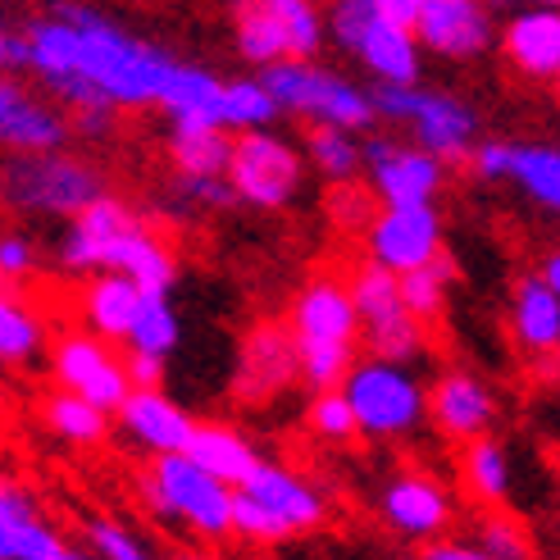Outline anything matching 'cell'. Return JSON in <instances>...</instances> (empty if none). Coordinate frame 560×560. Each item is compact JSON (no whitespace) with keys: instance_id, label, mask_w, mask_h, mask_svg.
I'll return each mask as SVG.
<instances>
[{"instance_id":"d590c367","label":"cell","mask_w":560,"mask_h":560,"mask_svg":"<svg viewBox=\"0 0 560 560\" xmlns=\"http://www.w3.org/2000/svg\"><path fill=\"white\" fill-rule=\"evenodd\" d=\"M183 342V324L178 311L170 305V292H147L142 296V311H137V324L128 332V351H147L170 360V351Z\"/></svg>"},{"instance_id":"ffe728a7","label":"cell","mask_w":560,"mask_h":560,"mask_svg":"<svg viewBox=\"0 0 560 560\" xmlns=\"http://www.w3.org/2000/svg\"><path fill=\"white\" fill-rule=\"evenodd\" d=\"M383 520L415 542H433L452 520V497L429 474H401L383 488Z\"/></svg>"},{"instance_id":"3957f363","label":"cell","mask_w":560,"mask_h":560,"mask_svg":"<svg viewBox=\"0 0 560 560\" xmlns=\"http://www.w3.org/2000/svg\"><path fill=\"white\" fill-rule=\"evenodd\" d=\"M105 196V178L92 160L69 151L10 155L5 160V206L23 219H78Z\"/></svg>"},{"instance_id":"ee69618b","label":"cell","mask_w":560,"mask_h":560,"mask_svg":"<svg viewBox=\"0 0 560 560\" xmlns=\"http://www.w3.org/2000/svg\"><path fill=\"white\" fill-rule=\"evenodd\" d=\"M332 219L347 223V229H370L374 214H378V196L370 187H351V183H338V191H332L328 201Z\"/></svg>"},{"instance_id":"d6986e66","label":"cell","mask_w":560,"mask_h":560,"mask_svg":"<svg viewBox=\"0 0 560 560\" xmlns=\"http://www.w3.org/2000/svg\"><path fill=\"white\" fill-rule=\"evenodd\" d=\"M429 415L446 438H488L492 419H497V397L483 378H474L465 370H446L433 387H429Z\"/></svg>"},{"instance_id":"f1b7e54d","label":"cell","mask_w":560,"mask_h":560,"mask_svg":"<svg viewBox=\"0 0 560 560\" xmlns=\"http://www.w3.org/2000/svg\"><path fill=\"white\" fill-rule=\"evenodd\" d=\"M229 19H233L237 55L256 73L269 69V65H278V60H288V42H283V33H278L273 14L265 10V0H233Z\"/></svg>"},{"instance_id":"1f68e13d","label":"cell","mask_w":560,"mask_h":560,"mask_svg":"<svg viewBox=\"0 0 560 560\" xmlns=\"http://www.w3.org/2000/svg\"><path fill=\"white\" fill-rule=\"evenodd\" d=\"M511 183L538 201L542 210H556L560 214V147H515V170H511Z\"/></svg>"},{"instance_id":"9a60e30c","label":"cell","mask_w":560,"mask_h":560,"mask_svg":"<svg viewBox=\"0 0 560 560\" xmlns=\"http://www.w3.org/2000/svg\"><path fill=\"white\" fill-rule=\"evenodd\" d=\"M415 37L438 60H479L492 42H501L488 0H424Z\"/></svg>"},{"instance_id":"9c48e42d","label":"cell","mask_w":560,"mask_h":560,"mask_svg":"<svg viewBox=\"0 0 560 560\" xmlns=\"http://www.w3.org/2000/svg\"><path fill=\"white\" fill-rule=\"evenodd\" d=\"M351 296H355L360 324H365L360 342L370 347V355L410 365V360L424 351V319L410 315L406 292H401V273L365 260L351 273Z\"/></svg>"},{"instance_id":"cb8c5ba5","label":"cell","mask_w":560,"mask_h":560,"mask_svg":"<svg viewBox=\"0 0 560 560\" xmlns=\"http://www.w3.org/2000/svg\"><path fill=\"white\" fill-rule=\"evenodd\" d=\"M233 142L223 124L201 119H170V164L174 178H229Z\"/></svg>"},{"instance_id":"681fc988","label":"cell","mask_w":560,"mask_h":560,"mask_svg":"<svg viewBox=\"0 0 560 560\" xmlns=\"http://www.w3.org/2000/svg\"><path fill=\"white\" fill-rule=\"evenodd\" d=\"M115 109H92V115H73V132L82 137H92V142H101V137L115 132Z\"/></svg>"},{"instance_id":"11a10c76","label":"cell","mask_w":560,"mask_h":560,"mask_svg":"<svg viewBox=\"0 0 560 560\" xmlns=\"http://www.w3.org/2000/svg\"><path fill=\"white\" fill-rule=\"evenodd\" d=\"M170 560H210V556H196V551H178V556H170Z\"/></svg>"},{"instance_id":"836d02e7","label":"cell","mask_w":560,"mask_h":560,"mask_svg":"<svg viewBox=\"0 0 560 560\" xmlns=\"http://www.w3.org/2000/svg\"><path fill=\"white\" fill-rule=\"evenodd\" d=\"M42 415H46L50 433H60L73 446H96L105 438V429H109V410L82 401L78 392H55V397H46Z\"/></svg>"},{"instance_id":"e0dca14e","label":"cell","mask_w":560,"mask_h":560,"mask_svg":"<svg viewBox=\"0 0 560 560\" xmlns=\"http://www.w3.org/2000/svg\"><path fill=\"white\" fill-rule=\"evenodd\" d=\"M301 378V347L292 328L260 324L242 347V370H237V397L242 401H265L273 392Z\"/></svg>"},{"instance_id":"74e56055","label":"cell","mask_w":560,"mask_h":560,"mask_svg":"<svg viewBox=\"0 0 560 560\" xmlns=\"http://www.w3.org/2000/svg\"><path fill=\"white\" fill-rule=\"evenodd\" d=\"M273 119H283V105L273 101V92L260 82V73L229 82V128L250 132V128H269Z\"/></svg>"},{"instance_id":"7dc6e473","label":"cell","mask_w":560,"mask_h":560,"mask_svg":"<svg viewBox=\"0 0 560 560\" xmlns=\"http://www.w3.org/2000/svg\"><path fill=\"white\" fill-rule=\"evenodd\" d=\"M128 378L132 387H160L164 383V360L147 351H128Z\"/></svg>"},{"instance_id":"7bdbcfd3","label":"cell","mask_w":560,"mask_h":560,"mask_svg":"<svg viewBox=\"0 0 560 560\" xmlns=\"http://www.w3.org/2000/svg\"><path fill=\"white\" fill-rule=\"evenodd\" d=\"M88 542H92V551L101 560H155L147 551V542L137 534H128V528L115 524V520H92L88 524Z\"/></svg>"},{"instance_id":"4dcf8cb0","label":"cell","mask_w":560,"mask_h":560,"mask_svg":"<svg viewBox=\"0 0 560 560\" xmlns=\"http://www.w3.org/2000/svg\"><path fill=\"white\" fill-rule=\"evenodd\" d=\"M265 10L288 42V60H315L328 42V14L319 0H265Z\"/></svg>"},{"instance_id":"5bb4252c","label":"cell","mask_w":560,"mask_h":560,"mask_svg":"<svg viewBox=\"0 0 560 560\" xmlns=\"http://www.w3.org/2000/svg\"><path fill=\"white\" fill-rule=\"evenodd\" d=\"M73 132V119L55 96L33 92L27 82L5 78L0 82V142L10 155H42V151H65Z\"/></svg>"},{"instance_id":"b9f144b4","label":"cell","mask_w":560,"mask_h":560,"mask_svg":"<svg viewBox=\"0 0 560 560\" xmlns=\"http://www.w3.org/2000/svg\"><path fill=\"white\" fill-rule=\"evenodd\" d=\"M479 547L492 556V560H528L534 551H528V538L520 520L511 515H483L479 520Z\"/></svg>"},{"instance_id":"f5cc1de1","label":"cell","mask_w":560,"mask_h":560,"mask_svg":"<svg viewBox=\"0 0 560 560\" xmlns=\"http://www.w3.org/2000/svg\"><path fill=\"white\" fill-rule=\"evenodd\" d=\"M542 278H547V283L560 292V250H551V256L542 260Z\"/></svg>"},{"instance_id":"f907efd6","label":"cell","mask_w":560,"mask_h":560,"mask_svg":"<svg viewBox=\"0 0 560 560\" xmlns=\"http://www.w3.org/2000/svg\"><path fill=\"white\" fill-rule=\"evenodd\" d=\"M374 5H378V14H387L392 23L415 27V23H419V10H424V0H374Z\"/></svg>"},{"instance_id":"f546056e","label":"cell","mask_w":560,"mask_h":560,"mask_svg":"<svg viewBox=\"0 0 560 560\" xmlns=\"http://www.w3.org/2000/svg\"><path fill=\"white\" fill-rule=\"evenodd\" d=\"M305 160H311L328 183H355V174L365 170V142H355L351 128L311 124L305 128Z\"/></svg>"},{"instance_id":"44dd1931","label":"cell","mask_w":560,"mask_h":560,"mask_svg":"<svg viewBox=\"0 0 560 560\" xmlns=\"http://www.w3.org/2000/svg\"><path fill=\"white\" fill-rule=\"evenodd\" d=\"M501 50L515 73L524 78H551L560 73V10L534 5V10H515L501 27Z\"/></svg>"},{"instance_id":"5b68a950","label":"cell","mask_w":560,"mask_h":560,"mask_svg":"<svg viewBox=\"0 0 560 560\" xmlns=\"http://www.w3.org/2000/svg\"><path fill=\"white\" fill-rule=\"evenodd\" d=\"M260 82L273 92V101L283 105V115H296L305 124H332V128H351L365 132L378 119L374 92L355 88L351 78L338 69H328L319 60H278L260 69Z\"/></svg>"},{"instance_id":"816d5d0a","label":"cell","mask_w":560,"mask_h":560,"mask_svg":"<svg viewBox=\"0 0 560 560\" xmlns=\"http://www.w3.org/2000/svg\"><path fill=\"white\" fill-rule=\"evenodd\" d=\"M492 10H534V5H551V10H560V0H488Z\"/></svg>"},{"instance_id":"8992f818","label":"cell","mask_w":560,"mask_h":560,"mask_svg":"<svg viewBox=\"0 0 560 560\" xmlns=\"http://www.w3.org/2000/svg\"><path fill=\"white\" fill-rule=\"evenodd\" d=\"M374 105L378 119L410 128V142L438 160H469L479 147V115L460 96L429 92L419 82H374Z\"/></svg>"},{"instance_id":"83f0119b","label":"cell","mask_w":560,"mask_h":560,"mask_svg":"<svg viewBox=\"0 0 560 560\" xmlns=\"http://www.w3.org/2000/svg\"><path fill=\"white\" fill-rule=\"evenodd\" d=\"M187 456L201 465V469H210L214 479H223L229 488H242L250 474L265 465V460L256 456V446H250V442H246L237 429H229V424H196Z\"/></svg>"},{"instance_id":"277c9868","label":"cell","mask_w":560,"mask_h":560,"mask_svg":"<svg viewBox=\"0 0 560 560\" xmlns=\"http://www.w3.org/2000/svg\"><path fill=\"white\" fill-rule=\"evenodd\" d=\"M142 497L160 520L187 524L191 534H201L210 542L233 534V506L237 488L214 479L210 469H201L187 452L178 456H155L151 469L142 474Z\"/></svg>"},{"instance_id":"d6a6232c","label":"cell","mask_w":560,"mask_h":560,"mask_svg":"<svg viewBox=\"0 0 560 560\" xmlns=\"http://www.w3.org/2000/svg\"><path fill=\"white\" fill-rule=\"evenodd\" d=\"M465 483L483 506H501L511 492V456L497 438H474L465 446Z\"/></svg>"},{"instance_id":"2e32d148","label":"cell","mask_w":560,"mask_h":560,"mask_svg":"<svg viewBox=\"0 0 560 560\" xmlns=\"http://www.w3.org/2000/svg\"><path fill=\"white\" fill-rule=\"evenodd\" d=\"M137 223L142 219L132 214V206L105 191L101 201H92L78 219H69L60 246H55V260H60L65 273H101L109 246H115L128 229H137Z\"/></svg>"},{"instance_id":"bcb514c9","label":"cell","mask_w":560,"mask_h":560,"mask_svg":"<svg viewBox=\"0 0 560 560\" xmlns=\"http://www.w3.org/2000/svg\"><path fill=\"white\" fill-rule=\"evenodd\" d=\"M37 265V246L27 233H5L0 237V278L5 283H19V278H27Z\"/></svg>"},{"instance_id":"e575fe53","label":"cell","mask_w":560,"mask_h":560,"mask_svg":"<svg viewBox=\"0 0 560 560\" xmlns=\"http://www.w3.org/2000/svg\"><path fill=\"white\" fill-rule=\"evenodd\" d=\"M42 342H46V328L33 305L14 292L0 296V360L5 365H27V360L42 355Z\"/></svg>"},{"instance_id":"4fadbf2b","label":"cell","mask_w":560,"mask_h":560,"mask_svg":"<svg viewBox=\"0 0 560 560\" xmlns=\"http://www.w3.org/2000/svg\"><path fill=\"white\" fill-rule=\"evenodd\" d=\"M365 250L392 273L424 269L442 256V214L433 206H383L365 229Z\"/></svg>"},{"instance_id":"484cf974","label":"cell","mask_w":560,"mask_h":560,"mask_svg":"<svg viewBox=\"0 0 560 560\" xmlns=\"http://www.w3.org/2000/svg\"><path fill=\"white\" fill-rule=\"evenodd\" d=\"M164 119H201V124H223L229 128V82L214 78L201 65H174L170 88H164Z\"/></svg>"},{"instance_id":"ab89813d","label":"cell","mask_w":560,"mask_h":560,"mask_svg":"<svg viewBox=\"0 0 560 560\" xmlns=\"http://www.w3.org/2000/svg\"><path fill=\"white\" fill-rule=\"evenodd\" d=\"M311 429H315L319 438H332V442H347V438L360 433L355 410H351V401H347L342 387H328V392H319V397L311 401Z\"/></svg>"},{"instance_id":"7402d4cb","label":"cell","mask_w":560,"mask_h":560,"mask_svg":"<svg viewBox=\"0 0 560 560\" xmlns=\"http://www.w3.org/2000/svg\"><path fill=\"white\" fill-rule=\"evenodd\" d=\"M142 288L132 283L128 273H115V269H101L82 283V296H78V311H82V324H88L96 338L105 342H128V332L137 324V311H142Z\"/></svg>"},{"instance_id":"8d00e7d4","label":"cell","mask_w":560,"mask_h":560,"mask_svg":"<svg viewBox=\"0 0 560 560\" xmlns=\"http://www.w3.org/2000/svg\"><path fill=\"white\" fill-rule=\"evenodd\" d=\"M452 278H456V265L438 256L429 260L424 269H410L401 273V292H406V305H410V315L415 319H438L442 315V305H446V288H452Z\"/></svg>"},{"instance_id":"30bf717a","label":"cell","mask_w":560,"mask_h":560,"mask_svg":"<svg viewBox=\"0 0 560 560\" xmlns=\"http://www.w3.org/2000/svg\"><path fill=\"white\" fill-rule=\"evenodd\" d=\"M301 178H305V160H301V151L288 142V137H278L273 128L237 132L229 183H233L242 206L283 210V206L296 201Z\"/></svg>"},{"instance_id":"6f0895ef","label":"cell","mask_w":560,"mask_h":560,"mask_svg":"<svg viewBox=\"0 0 560 560\" xmlns=\"http://www.w3.org/2000/svg\"><path fill=\"white\" fill-rule=\"evenodd\" d=\"M556 370H560V347H556Z\"/></svg>"},{"instance_id":"7c38bea8","label":"cell","mask_w":560,"mask_h":560,"mask_svg":"<svg viewBox=\"0 0 560 560\" xmlns=\"http://www.w3.org/2000/svg\"><path fill=\"white\" fill-rule=\"evenodd\" d=\"M365 174L378 206H433L446 160H438L419 142H397V137L374 132L365 137Z\"/></svg>"},{"instance_id":"52a82bcc","label":"cell","mask_w":560,"mask_h":560,"mask_svg":"<svg viewBox=\"0 0 560 560\" xmlns=\"http://www.w3.org/2000/svg\"><path fill=\"white\" fill-rule=\"evenodd\" d=\"M324 14H328V42L355 55L365 73H374L378 82H419L424 46H419L415 27L378 14L374 0H328Z\"/></svg>"},{"instance_id":"db71d44e","label":"cell","mask_w":560,"mask_h":560,"mask_svg":"<svg viewBox=\"0 0 560 560\" xmlns=\"http://www.w3.org/2000/svg\"><path fill=\"white\" fill-rule=\"evenodd\" d=\"M65 560H101V556H96V551H73V547H69Z\"/></svg>"},{"instance_id":"ac0fdd59","label":"cell","mask_w":560,"mask_h":560,"mask_svg":"<svg viewBox=\"0 0 560 560\" xmlns=\"http://www.w3.org/2000/svg\"><path fill=\"white\" fill-rule=\"evenodd\" d=\"M119 424L137 446H147L151 456L187 452L191 433H196V419L174 397H164L160 387H132V397L119 410Z\"/></svg>"},{"instance_id":"60d3db41","label":"cell","mask_w":560,"mask_h":560,"mask_svg":"<svg viewBox=\"0 0 560 560\" xmlns=\"http://www.w3.org/2000/svg\"><path fill=\"white\" fill-rule=\"evenodd\" d=\"M233 534L237 538H246V542H283V538H292V528L278 520V515H269L256 497H246L242 488H237V506H233Z\"/></svg>"},{"instance_id":"ba28073f","label":"cell","mask_w":560,"mask_h":560,"mask_svg":"<svg viewBox=\"0 0 560 560\" xmlns=\"http://www.w3.org/2000/svg\"><path fill=\"white\" fill-rule=\"evenodd\" d=\"M342 392H347L355 424L365 438H406L424 424V415H429L424 383L406 365H397V360H378V355L355 360Z\"/></svg>"},{"instance_id":"6da1fadb","label":"cell","mask_w":560,"mask_h":560,"mask_svg":"<svg viewBox=\"0 0 560 560\" xmlns=\"http://www.w3.org/2000/svg\"><path fill=\"white\" fill-rule=\"evenodd\" d=\"M0 65L10 78L27 73L73 119L92 109L160 105L178 60L88 0H50L46 14L0 33Z\"/></svg>"},{"instance_id":"7a4b0ae2","label":"cell","mask_w":560,"mask_h":560,"mask_svg":"<svg viewBox=\"0 0 560 560\" xmlns=\"http://www.w3.org/2000/svg\"><path fill=\"white\" fill-rule=\"evenodd\" d=\"M292 332L301 347V378L315 392L342 387L355 365V342L365 332L351 283H342V278H311L292 301Z\"/></svg>"},{"instance_id":"d4e9b609","label":"cell","mask_w":560,"mask_h":560,"mask_svg":"<svg viewBox=\"0 0 560 560\" xmlns=\"http://www.w3.org/2000/svg\"><path fill=\"white\" fill-rule=\"evenodd\" d=\"M511 332L528 355H556V347H560V292L542 273H528L515 283Z\"/></svg>"},{"instance_id":"8fae6325","label":"cell","mask_w":560,"mask_h":560,"mask_svg":"<svg viewBox=\"0 0 560 560\" xmlns=\"http://www.w3.org/2000/svg\"><path fill=\"white\" fill-rule=\"evenodd\" d=\"M50 374L65 392H78L82 401H92L109 415H119L124 401L132 397L128 360H119L96 332H65L50 351Z\"/></svg>"},{"instance_id":"f35d334b","label":"cell","mask_w":560,"mask_h":560,"mask_svg":"<svg viewBox=\"0 0 560 560\" xmlns=\"http://www.w3.org/2000/svg\"><path fill=\"white\" fill-rule=\"evenodd\" d=\"M65 538L37 515L19 528H0V560H65Z\"/></svg>"},{"instance_id":"f6af8a7d","label":"cell","mask_w":560,"mask_h":560,"mask_svg":"<svg viewBox=\"0 0 560 560\" xmlns=\"http://www.w3.org/2000/svg\"><path fill=\"white\" fill-rule=\"evenodd\" d=\"M515 147H520V142H497V137L479 142V147H474V155H469L474 178H483V183H511V170H515Z\"/></svg>"},{"instance_id":"c3c4849f","label":"cell","mask_w":560,"mask_h":560,"mask_svg":"<svg viewBox=\"0 0 560 560\" xmlns=\"http://www.w3.org/2000/svg\"><path fill=\"white\" fill-rule=\"evenodd\" d=\"M419 560H492L479 542H429L424 547V556H419Z\"/></svg>"},{"instance_id":"603a6c76","label":"cell","mask_w":560,"mask_h":560,"mask_svg":"<svg viewBox=\"0 0 560 560\" xmlns=\"http://www.w3.org/2000/svg\"><path fill=\"white\" fill-rule=\"evenodd\" d=\"M242 492L256 497L269 515H278V520L292 528V534H305V528H319L324 524V497L311 483H305V479H296L292 469L273 465V460H265L256 474H250V479L242 483Z\"/></svg>"},{"instance_id":"4316f807","label":"cell","mask_w":560,"mask_h":560,"mask_svg":"<svg viewBox=\"0 0 560 560\" xmlns=\"http://www.w3.org/2000/svg\"><path fill=\"white\" fill-rule=\"evenodd\" d=\"M105 269L128 273L142 292H170L174 278H178V256L147 229V223H137V229H128L115 246H109Z\"/></svg>"},{"instance_id":"9f6ffc18","label":"cell","mask_w":560,"mask_h":560,"mask_svg":"<svg viewBox=\"0 0 560 560\" xmlns=\"http://www.w3.org/2000/svg\"><path fill=\"white\" fill-rule=\"evenodd\" d=\"M556 101H560V73H556Z\"/></svg>"}]
</instances>
